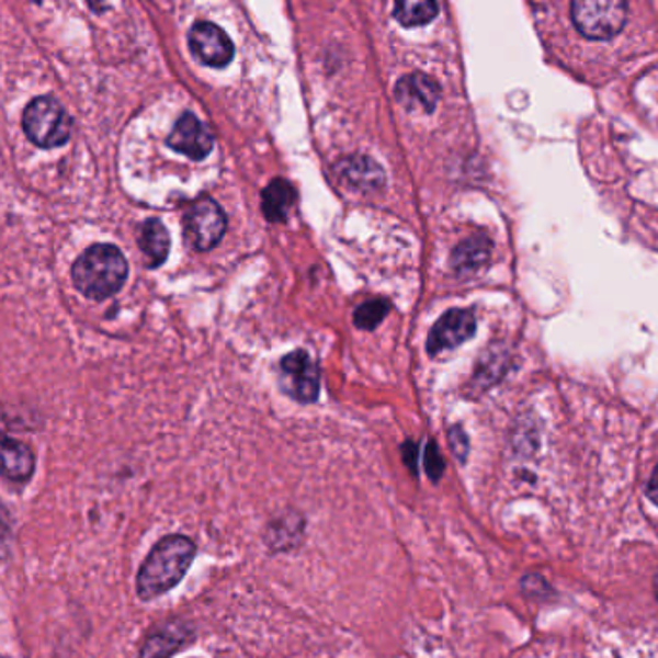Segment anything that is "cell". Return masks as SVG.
Masks as SVG:
<instances>
[{"mask_svg": "<svg viewBox=\"0 0 658 658\" xmlns=\"http://www.w3.org/2000/svg\"><path fill=\"white\" fill-rule=\"evenodd\" d=\"M33 470L35 456L32 449L18 439L7 438L0 431V476L14 484H24L32 478Z\"/></svg>", "mask_w": 658, "mask_h": 658, "instance_id": "cell-11", "label": "cell"}, {"mask_svg": "<svg viewBox=\"0 0 658 658\" xmlns=\"http://www.w3.org/2000/svg\"><path fill=\"white\" fill-rule=\"evenodd\" d=\"M193 642V629L180 620L155 627L141 647V658H170L181 647Z\"/></svg>", "mask_w": 658, "mask_h": 658, "instance_id": "cell-10", "label": "cell"}, {"mask_svg": "<svg viewBox=\"0 0 658 658\" xmlns=\"http://www.w3.org/2000/svg\"><path fill=\"white\" fill-rule=\"evenodd\" d=\"M438 14V0H395V18L405 27L430 24Z\"/></svg>", "mask_w": 658, "mask_h": 658, "instance_id": "cell-17", "label": "cell"}, {"mask_svg": "<svg viewBox=\"0 0 658 658\" xmlns=\"http://www.w3.org/2000/svg\"><path fill=\"white\" fill-rule=\"evenodd\" d=\"M491 251H494V243L489 241L487 236H474L464 239L451 257V264H453L455 274L461 275V277L476 274L489 262Z\"/></svg>", "mask_w": 658, "mask_h": 658, "instance_id": "cell-14", "label": "cell"}, {"mask_svg": "<svg viewBox=\"0 0 658 658\" xmlns=\"http://www.w3.org/2000/svg\"><path fill=\"white\" fill-rule=\"evenodd\" d=\"M397 99L405 109L433 112L438 106L439 86L428 76L412 73L397 83Z\"/></svg>", "mask_w": 658, "mask_h": 658, "instance_id": "cell-12", "label": "cell"}, {"mask_svg": "<svg viewBox=\"0 0 658 658\" xmlns=\"http://www.w3.org/2000/svg\"><path fill=\"white\" fill-rule=\"evenodd\" d=\"M476 333V316L470 310L455 308L443 314L428 336V353L431 356L447 353L463 345Z\"/></svg>", "mask_w": 658, "mask_h": 658, "instance_id": "cell-6", "label": "cell"}, {"mask_svg": "<svg viewBox=\"0 0 658 658\" xmlns=\"http://www.w3.org/2000/svg\"><path fill=\"white\" fill-rule=\"evenodd\" d=\"M647 497H649L650 501L655 502L658 507V466L655 468V472H653L649 484H647Z\"/></svg>", "mask_w": 658, "mask_h": 658, "instance_id": "cell-23", "label": "cell"}, {"mask_svg": "<svg viewBox=\"0 0 658 658\" xmlns=\"http://www.w3.org/2000/svg\"><path fill=\"white\" fill-rule=\"evenodd\" d=\"M196 547L185 535H168L158 541L137 574V593L143 601L164 595L188 574Z\"/></svg>", "mask_w": 658, "mask_h": 658, "instance_id": "cell-1", "label": "cell"}, {"mask_svg": "<svg viewBox=\"0 0 658 658\" xmlns=\"http://www.w3.org/2000/svg\"><path fill=\"white\" fill-rule=\"evenodd\" d=\"M139 247L147 266L158 268L164 264L170 252V234L160 219L150 218L143 224Z\"/></svg>", "mask_w": 658, "mask_h": 658, "instance_id": "cell-16", "label": "cell"}, {"mask_svg": "<svg viewBox=\"0 0 658 658\" xmlns=\"http://www.w3.org/2000/svg\"><path fill=\"white\" fill-rule=\"evenodd\" d=\"M191 50L193 55L212 68H222L231 63V58L236 55L234 43L228 37V33L219 30L218 25L211 22H201L195 24L189 35Z\"/></svg>", "mask_w": 658, "mask_h": 658, "instance_id": "cell-8", "label": "cell"}, {"mask_svg": "<svg viewBox=\"0 0 658 658\" xmlns=\"http://www.w3.org/2000/svg\"><path fill=\"white\" fill-rule=\"evenodd\" d=\"M127 260L114 245L99 243L89 247L71 268L76 290L93 300H104L116 295L126 283Z\"/></svg>", "mask_w": 658, "mask_h": 658, "instance_id": "cell-2", "label": "cell"}, {"mask_svg": "<svg viewBox=\"0 0 658 658\" xmlns=\"http://www.w3.org/2000/svg\"><path fill=\"white\" fill-rule=\"evenodd\" d=\"M27 139L41 149H56L68 143L71 135V118L60 102L50 97L33 99L22 120Z\"/></svg>", "mask_w": 658, "mask_h": 658, "instance_id": "cell-3", "label": "cell"}, {"mask_svg": "<svg viewBox=\"0 0 658 658\" xmlns=\"http://www.w3.org/2000/svg\"><path fill=\"white\" fill-rule=\"evenodd\" d=\"M168 147L175 152L185 155L191 160H204L211 155L214 137H212L211 129L204 126L195 114L185 112L168 137Z\"/></svg>", "mask_w": 658, "mask_h": 658, "instance_id": "cell-9", "label": "cell"}, {"mask_svg": "<svg viewBox=\"0 0 658 658\" xmlns=\"http://www.w3.org/2000/svg\"><path fill=\"white\" fill-rule=\"evenodd\" d=\"M451 447H453L456 456H458V461L464 463V461H466V455H468L470 443H468V438H466V433H464L461 426H455V428L451 430Z\"/></svg>", "mask_w": 658, "mask_h": 658, "instance_id": "cell-20", "label": "cell"}, {"mask_svg": "<svg viewBox=\"0 0 658 658\" xmlns=\"http://www.w3.org/2000/svg\"><path fill=\"white\" fill-rule=\"evenodd\" d=\"M423 468L428 472L431 481H439L441 476H443V472H445L443 456L439 453V447L433 441H430V443L426 445V451H423Z\"/></svg>", "mask_w": 658, "mask_h": 658, "instance_id": "cell-19", "label": "cell"}, {"mask_svg": "<svg viewBox=\"0 0 658 658\" xmlns=\"http://www.w3.org/2000/svg\"><path fill=\"white\" fill-rule=\"evenodd\" d=\"M228 219L214 198H198L185 216V236L196 251H211L226 234Z\"/></svg>", "mask_w": 658, "mask_h": 658, "instance_id": "cell-5", "label": "cell"}, {"mask_svg": "<svg viewBox=\"0 0 658 658\" xmlns=\"http://www.w3.org/2000/svg\"><path fill=\"white\" fill-rule=\"evenodd\" d=\"M389 308H392V305L385 298L368 300V303H364L354 310V326L364 329V331H372L385 320V316L389 314Z\"/></svg>", "mask_w": 658, "mask_h": 658, "instance_id": "cell-18", "label": "cell"}, {"mask_svg": "<svg viewBox=\"0 0 658 658\" xmlns=\"http://www.w3.org/2000/svg\"><path fill=\"white\" fill-rule=\"evenodd\" d=\"M572 22L588 39H612L626 25V0H572Z\"/></svg>", "mask_w": 658, "mask_h": 658, "instance_id": "cell-4", "label": "cell"}, {"mask_svg": "<svg viewBox=\"0 0 658 658\" xmlns=\"http://www.w3.org/2000/svg\"><path fill=\"white\" fill-rule=\"evenodd\" d=\"M9 551V525L0 514V557H4Z\"/></svg>", "mask_w": 658, "mask_h": 658, "instance_id": "cell-22", "label": "cell"}, {"mask_svg": "<svg viewBox=\"0 0 658 658\" xmlns=\"http://www.w3.org/2000/svg\"><path fill=\"white\" fill-rule=\"evenodd\" d=\"M655 595H657L658 599V572L655 574Z\"/></svg>", "mask_w": 658, "mask_h": 658, "instance_id": "cell-24", "label": "cell"}, {"mask_svg": "<svg viewBox=\"0 0 658 658\" xmlns=\"http://www.w3.org/2000/svg\"><path fill=\"white\" fill-rule=\"evenodd\" d=\"M402 458H405V464H407L408 468L416 472V466H418V445H416L415 441H407L402 445Z\"/></svg>", "mask_w": 658, "mask_h": 658, "instance_id": "cell-21", "label": "cell"}, {"mask_svg": "<svg viewBox=\"0 0 658 658\" xmlns=\"http://www.w3.org/2000/svg\"><path fill=\"white\" fill-rule=\"evenodd\" d=\"M282 372L285 387L293 399L310 405L320 393V370L306 351H293L283 356Z\"/></svg>", "mask_w": 658, "mask_h": 658, "instance_id": "cell-7", "label": "cell"}, {"mask_svg": "<svg viewBox=\"0 0 658 658\" xmlns=\"http://www.w3.org/2000/svg\"><path fill=\"white\" fill-rule=\"evenodd\" d=\"M295 203H297V191L290 181L282 178L270 181L268 188L262 191V212L272 224L287 222Z\"/></svg>", "mask_w": 658, "mask_h": 658, "instance_id": "cell-15", "label": "cell"}, {"mask_svg": "<svg viewBox=\"0 0 658 658\" xmlns=\"http://www.w3.org/2000/svg\"><path fill=\"white\" fill-rule=\"evenodd\" d=\"M341 180L351 188L361 191H377L385 185V173L382 166L368 157H349L338 166Z\"/></svg>", "mask_w": 658, "mask_h": 658, "instance_id": "cell-13", "label": "cell"}]
</instances>
